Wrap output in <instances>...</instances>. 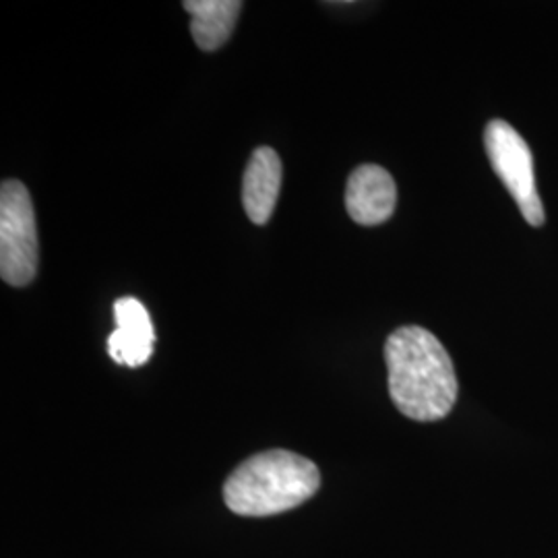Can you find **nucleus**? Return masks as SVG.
I'll return each instance as SVG.
<instances>
[{
  "label": "nucleus",
  "instance_id": "1",
  "mask_svg": "<svg viewBox=\"0 0 558 558\" xmlns=\"http://www.w3.org/2000/svg\"><path fill=\"white\" fill-rule=\"evenodd\" d=\"M389 396L416 422L445 418L458 399V377L445 345L418 325L399 327L385 343Z\"/></svg>",
  "mask_w": 558,
  "mask_h": 558
},
{
  "label": "nucleus",
  "instance_id": "2",
  "mask_svg": "<svg viewBox=\"0 0 558 558\" xmlns=\"http://www.w3.org/2000/svg\"><path fill=\"white\" fill-rule=\"evenodd\" d=\"M319 486V468L311 459L274 449L240 463L223 484V500L236 515L267 518L306 502Z\"/></svg>",
  "mask_w": 558,
  "mask_h": 558
},
{
  "label": "nucleus",
  "instance_id": "3",
  "mask_svg": "<svg viewBox=\"0 0 558 558\" xmlns=\"http://www.w3.org/2000/svg\"><path fill=\"white\" fill-rule=\"evenodd\" d=\"M40 246L36 211L29 191L20 180H4L0 189V276L15 288L38 274Z\"/></svg>",
  "mask_w": 558,
  "mask_h": 558
},
{
  "label": "nucleus",
  "instance_id": "4",
  "mask_svg": "<svg viewBox=\"0 0 558 558\" xmlns=\"http://www.w3.org/2000/svg\"><path fill=\"white\" fill-rule=\"evenodd\" d=\"M484 145L490 166L518 203L521 216L530 226H542L544 207L536 186L534 156L527 143L509 122L493 120L484 131Z\"/></svg>",
  "mask_w": 558,
  "mask_h": 558
},
{
  "label": "nucleus",
  "instance_id": "5",
  "mask_svg": "<svg viewBox=\"0 0 558 558\" xmlns=\"http://www.w3.org/2000/svg\"><path fill=\"white\" fill-rule=\"evenodd\" d=\"M398 189L393 177L375 163L356 168L345 186V209L360 226H379L396 211Z\"/></svg>",
  "mask_w": 558,
  "mask_h": 558
},
{
  "label": "nucleus",
  "instance_id": "6",
  "mask_svg": "<svg viewBox=\"0 0 558 558\" xmlns=\"http://www.w3.org/2000/svg\"><path fill=\"white\" fill-rule=\"evenodd\" d=\"M117 329L108 338V354L117 364L137 368L154 354L156 331L147 308L133 296L114 302Z\"/></svg>",
  "mask_w": 558,
  "mask_h": 558
},
{
  "label": "nucleus",
  "instance_id": "7",
  "mask_svg": "<svg viewBox=\"0 0 558 558\" xmlns=\"http://www.w3.org/2000/svg\"><path fill=\"white\" fill-rule=\"evenodd\" d=\"M281 189V160L271 147L253 151L242 180V203L248 220L257 226L274 216Z\"/></svg>",
  "mask_w": 558,
  "mask_h": 558
},
{
  "label": "nucleus",
  "instance_id": "8",
  "mask_svg": "<svg viewBox=\"0 0 558 558\" xmlns=\"http://www.w3.org/2000/svg\"><path fill=\"white\" fill-rule=\"evenodd\" d=\"M182 7L191 15V34L205 52H214L230 40L242 11L239 0H186Z\"/></svg>",
  "mask_w": 558,
  "mask_h": 558
}]
</instances>
